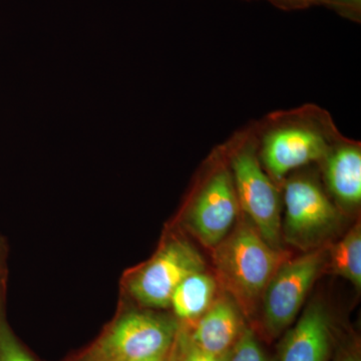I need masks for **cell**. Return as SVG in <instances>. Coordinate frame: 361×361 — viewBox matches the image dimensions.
I'll return each mask as SVG.
<instances>
[{"mask_svg": "<svg viewBox=\"0 0 361 361\" xmlns=\"http://www.w3.org/2000/svg\"><path fill=\"white\" fill-rule=\"evenodd\" d=\"M253 123L259 158L280 186L299 169L319 164L342 135L329 111L314 104L274 111Z\"/></svg>", "mask_w": 361, "mask_h": 361, "instance_id": "obj_1", "label": "cell"}, {"mask_svg": "<svg viewBox=\"0 0 361 361\" xmlns=\"http://www.w3.org/2000/svg\"><path fill=\"white\" fill-rule=\"evenodd\" d=\"M240 210L263 239L275 248L281 243L282 194L259 158L253 122L224 142Z\"/></svg>", "mask_w": 361, "mask_h": 361, "instance_id": "obj_2", "label": "cell"}, {"mask_svg": "<svg viewBox=\"0 0 361 361\" xmlns=\"http://www.w3.org/2000/svg\"><path fill=\"white\" fill-rule=\"evenodd\" d=\"M287 254L261 237L257 230L241 223L215 247L214 261L221 283L244 311L250 312Z\"/></svg>", "mask_w": 361, "mask_h": 361, "instance_id": "obj_3", "label": "cell"}, {"mask_svg": "<svg viewBox=\"0 0 361 361\" xmlns=\"http://www.w3.org/2000/svg\"><path fill=\"white\" fill-rule=\"evenodd\" d=\"M238 198L224 144L209 157L186 210L192 231L204 245L215 248L228 236L240 213Z\"/></svg>", "mask_w": 361, "mask_h": 361, "instance_id": "obj_4", "label": "cell"}, {"mask_svg": "<svg viewBox=\"0 0 361 361\" xmlns=\"http://www.w3.org/2000/svg\"><path fill=\"white\" fill-rule=\"evenodd\" d=\"M284 236L292 245L314 246L338 224L341 212L310 175H289L281 184Z\"/></svg>", "mask_w": 361, "mask_h": 361, "instance_id": "obj_5", "label": "cell"}, {"mask_svg": "<svg viewBox=\"0 0 361 361\" xmlns=\"http://www.w3.org/2000/svg\"><path fill=\"white\" fill-rule=\"evenodd\" d=\"M178 336L171 318L130 312L114 324L94 348V361H144L170 353Z\"/></svg>", "mask_w": 361, "mask_h": 361, "instance_id": "obj_6", "label": "cell"}, {"mask_svg": "<svg viewBox=\"0 0 361 361\" xmlns=\"http://www.w3.org/2000/svg\"><path fill=\"white\" fill-rule=\"evenodd\" d=\"M205 267L201 254L191 244L185 240H170L130 280V295L149 307H168L180 282Z\"/></svg>", "mask_w": 361, "mask_h": 361, "instance_id": "obj_7", "label": "cell"}, {"mask_svg": "<svg viewBox=\"0 0 361 361\" xmlns=\"http://www.w3.org/2000/svg\"><path fill=\"white\" fill-rule=\"evenodd\" d=\"M325 251L310 252L286 260L271 278L263 293L265 329L276 336L294 322L324 265Z\"/></svg>", "mask_w": 361, "mask_h": 361, "instance_id": "obj_8", "label": "cell"}, {"mask_svg": "<svg viewBox=\"0 0 361 361\" xmlns=\"http://www.w3.org/2000/svg\"><path fill=\"white\" fill-rule=\"evenodd\" d=\"M325 186L334 203L355 209L361 202L360 142L342 135L320 161Z\"/></svg>", "mask_w": 361, "mask_h": 361, "instance_id": "obj_9", "label": "cell"}, {"mask_svg": "<svg viewBox=\"0 0 361 361\" xmlns=\"http://www.w3.org/2000/svg\"><path fill=\"white\" fill-rule=\"evenodd\" d=\"M244 330L236 304L229 299L215 301L198 319L190 341L211 355H230Z\"/></svg>", "mask_w": 361, "mask_h": 361, "instance_id": "obj_10", "label": "cell"}, {"mask_svg": "<svg viewBox=\"0 0 361 361\" xmlns=\"http://www.w3.org/2000/svg\"><path fill=\"white\" fill-rule=\"evenodd\" d=\"M330 339L329 315L322 305L312 304L287 334L281 361H327Z\"/></svg>", "mask_w": 361, "mask_h": 361, "instance_id": "obj_11", "label": "cell"}, {"mask_svg": "<svg viewBox=\"0 0 361 361\" xmlns=\"http://www.w3.org/2000/svg\"><path fill=\"white\" fill-rule=\"evenodd\" d=\"M217 283L211 275L202 271L194 273L180 282L171 298L178 318L186 322L199 319L214 303Z\"/></svg>", "mask_w": 361, "mask_h": 361, "instance_id": "obj_12", "label": "cell"}, {"mask_svg": "<svg viewBox=\"0 0 361 361\" xmlns=\"http://www.w3.org/2000/svg\"><path fill=\"white\" fill-rule=\"evenodd\" d=\"M330 266L336 274L345 278L360 290L361 287V230L356 224L330 248Z\"/></svg>", "mask_w": 361, "mask_h": 361, "instance_id": "obj_13", "label": "cell"}, {"mask_svg": "<svg viewBox=\"0 0 361 361\" xmlns=\"http://www.w3.org/2000/svg\"><path fill=\"white\" fill-rule=\"evenodd\" d=\"M0 361H35L9 329L1 308H0Z\"/></svg>", "mask_w": 361, "mask_h": 361, "instance_id": "obj_14", "label": "cell"}, {"mask_svg": "<svg viewBox=\"0 0 361 361\" xmlns=\"http://www.w3.org/2000/svg\"><path fill=\"white\" fill-rule=\"evenodd\" d=\"M228 361H266L264 353L251 330L244 329Z\"/></svg>", "mask_w": 361, "mask_h": 361, "instance_id": "obj_15", "label": "cell"}, {"mask_svg": "<svg viewBox=\"0 0 361 361\" xmlns=\"http://www.w3.org/2000/svg\"><path fill=\"white\" fill-rule=\"evenodd\" d=\"M320 6L329 7L346 20L360 23L361 0H323Z\"/></svg>", "mask_w": 361, "mask_h": 361, "instance_id": "obj_16", "label": "cell"}, {"mask_svg": "<svg viewBox=\"0 0 361 361\" xmlns=\"http://www.w3.org/2000/svg\"><path fill=\"white\" fill-rule=\"evenodd\" d=\"M229 356L230 355L218 356L206 353L195 345L193 342L190 341L189 337H186L182 342V351H180L179 361H228Z\"/></svg>", "mask_w": 361, "mask_h": 361, "instance_id": "obj_17", "label": "cell"}, {"mask_svg": "<svg viewBox=\"0 0 361 361\" xmlns=\"http://www.w3.org/2000/svg\"><path fill=\"white\" fill-rule=\"evenodd\" d=\"M267 1L283 11H298V9L320 6L323 0H267Z\"/></svg>", "mask_w": 361, "mask_h": 361, "instance_id": "obj_18", "label": "cell"}, {"mask_svg": "<svg viewBox=\"0 0 361 361\" xmlns=\"http://www.w3.org/2000/svg\"><path fill=\"white\" fill-rule=\"evenodd\" d=\"M144 361H178L174 360V358L169 356V353L165 355L158 356V357L149 358V360H144Z\"/></svg>", "mask_w": 361, "mask_h": 361, "instance_id": "obj_19", "label": "cell"}, {"mask_svg": "<svg viewBox=\"0 0 361 361\" xmlns=\"http://www.w3.org/2000/svg\"><path fill=\"white\" fill-rule=\"evenodd\" d=\"M339 361H360V357L356 353H350V355L343 356Z\"/></svg>", "mask_w": 361, "mask_h": 361, "instance_id": "obj_20", "label": "cell"}]
</instances>
